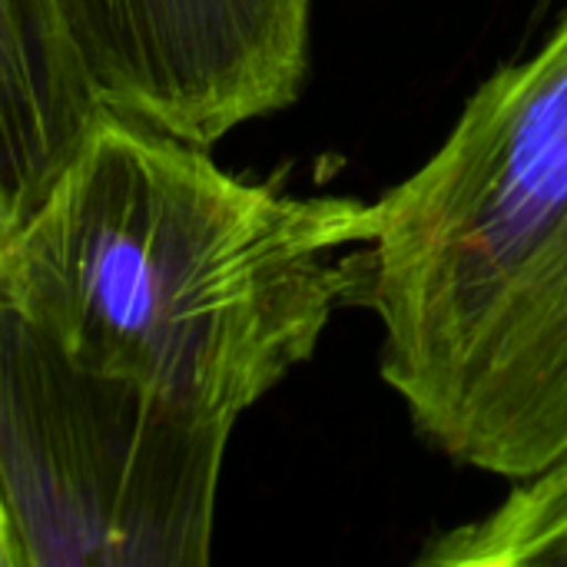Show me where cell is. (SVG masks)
<instances>
[{
  "mask_svg": "<svg viewBox=\"0 0 567 567\" xmlns=\"http://www.w3.org/2000/svg\"><path fill=\"white\" fill-rule=\"evenodd\" d=\"M567 0H535V7H532V23H528V33H538L561 7H565Z\"/></svg>",
  "mask_w": 567,
  "mask_h": 567,
  "instance_id": "obj_8",
  "label": "cell"
},
{
  "mask_svg": "<svg viewBox=\"0 0 567 567\" xmlns=\"http://www.w3.org/2000/svg\"><path fill=\"white\" fill-rule=\"evenodd\" d=\"M375 203L223 169L110 106L17 226L0 306L73 362L226 432L355 306Z\"/></svg>",
  "mask_w": 567,
  "mask_h": 567,
  "instance_id": "obj_1",
  "label": "cell"
},
{
  "mask_svg": "<svg viewBox=\"0 0 567 567\" xmlns=\"http://www.w3.org/2000/svg\"><path fill=\"white\" fill-rule=\"evenodd\" d=\"M100 0H0V206L13 233L100 116Z\"/></svg>",
  "mask_w": 567,
  "mask_h": 567,
  "instance_id": "obj_5",
  "label": "cell"
},
{
  "mask_svg": "<svg viewBox=\"0 0 567 567\" xmlns=\"http://www.w3.org/2000/svg\"><path fill=\"white\" fill-rule=\"evenodd\" d=\"M10 236H13V223L7 219V213H3V206H0V262H3V252H7Z\"/></svg>",
  "mask_w": 567,
  "mask_h": 567,
  "instance_id": "obj_9",
  "label": "cell"
},
{
  "mask_svg": "<svg viewBox=\"0 0 567 567\" xmlns=\"http://www.w3.org/2000/svg\"><path fill=\"white\" fill-rule=\"evenodd\" d=\"M355 306L449 462L515 482L567 455V3L375 199Z\"/></svg>",
  "mask_w": 567,
  "mask_h": 567,
  "instance_id": "obj_2",
  "label": "cell"
},
{
  "mask_svg": "<svg viewBox=\"0 0 567 567\" xmlns=\"http://www.w3.org/2000/svg\"><path fill=\"white\" fill-rule=\"evenodd\" d=\"M100 3V90L116 113L213 150L302 96L316 0Z\"/></svg>",
  "mask_w": 567,
  "mask_h": 567,
  "instance_id": "obj_4",
  "label": "cell"
},
{
  "mask_svg": "<svg viewBox=\"0 0 567 567\" xmlns=\"http://www.w3.org/2000/svg\"><path fill=\"white\" fill-rule=\"evenodd\" d=\"M419 567H567V455L515 478L475 522L425 538Z\"/></svg>",
  "mask_w": 567,
  "mask_h": 567,
  "instance_id": "obj_6",
  "label": "cell"
},
{
  "mask_svg": "<svg viewBox=\"0 0 567 567\" xmlns=\"http://www.w3.org/2000/svg\"><path fill=\"white\" fill-rule=\"evenodd\" d=\"M0 567H27L10 508H7V498H3V488H0Z\"/></svg>",
  "mask_w": 567,
  "mask_h": 567,
  "instance_id": "obj_7",
  "label": "cell"
},
{
  "mask_svg": "<svg viewBox=\"0 0 567 567\" xmlns=\"http://www.w3.org/2000/svg\"><path fill=\"white\" fill-rule=\"evenodd\" d=\"M229 439L0 306V488L27 567L206 565Z\"/></svg>",
  "mask_w": 567,
  "mask_h": 567,
  "instance_id": "obj_3",
  "label": "cell"
}]
</instances>
